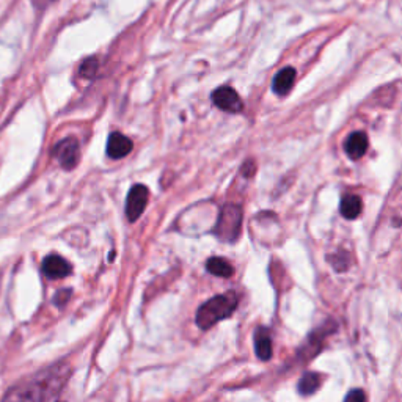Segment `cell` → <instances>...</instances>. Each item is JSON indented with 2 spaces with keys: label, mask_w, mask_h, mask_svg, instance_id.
<instances>
[{
  "label": "cell",
  "mask_w": 402,
  "mask_h": 402,
  "mask_svg": "<svg viewBox=\"0 0 402 402\" xmlns=\"http://www.w3.org/2000/svg\"><path fill=\"white\" fill-rule=\"evenodd\" d=\"M71 374V366L57 363L17 383L5 394L2 402H51L58 398L67 385Z\"/></svg>",
  "instance_id": "1"
},
{
  "label": "cell",
  "mask_w": 402,
  "mask_h": 402,
  "mask_svg": "<svg viewBox=\"0 0 402 402\" xmlns=\"http://www.w3.org/2000/svg\"><path fill=\"white\" fill-rule=\"evenodd\" d=\"M238 295L227 292L216 295L200 306L197 311V324L201 330H208L222 319H227L238 308Z\"/></svg>",
  "instance_id": "2"
},
{
  "label": "cell",
  "mask_w": 402,
  "mask_h": 402,
  "mask_svg": "<svg viewBox=\"0 0 402 402\" xmlns=\"http://www.w3.org/2000/svg\"><path fill=\"white\" fill-rule=\"evenodd\" d=\"M242 227V209L238 204H227L220 211L214 233L223 242H234L239 238Z\"/></svg>",
  "instance_id": "3"
},
{
  "label": "cell",
  "mask_w": 402,
  "mask_h": 402,
  "mask_svg": "<svg viewBox=\"0 0 402 402\" xmlns=\"http://www.w3.org/2000/svg\"><path fill=\"white\" fill-rule=\"evenodd\" d=\"M54 157L63 168L71 170L79 162V143L73 137L63 139L54 148Z\"/></svg>",
  "instance_id": "4"
},
{
  "label": "cell",
  "mask_w": 402,
  "mask_h": 402,
  "mask_svg": "<svg viewBox=\"0 0 402 402\" xmlns=\"http://www.w3.org/2000/svg\"><path fill=\"white\" fill-rule=\"evenodd\" d=\"M148 198H150V192H148V189L145 186L137 184L129 191L126 200V216L129 220L135 222L141 214H143L148 204Z\"/></svg>",
  "instance_id": "5"
},
{
  "label": "cell",
  "mask_w": 402,
  "mask_h": 402,
  "mask_svg": "<svg viewBox=\"0 0 402 402\" xmlns=\"http://www.w3.org/2000/svg\"><path fill=\"white\" fill-rule=\"evenodd\" d=\"M212 101L220 110L229 112V114H239L244 109L242 99L231 87H220L212 93Z\"/></svg>",
  "instance_id": "6"
},
{
  "label": "cell",
  "mask_w": 402,
  "mask_h": 402,
  "mask_svg": "<svg viewBox=\"0 0 402 402\" xmlns=\"http://www.w3.org/2000/svg\"><path fill=\"white\" fill-rule=\"evenodd\" d=\"M43 272L47 279L57 280V279H64L71 274V264L67 259L58 256V255H49L44 258L43 261Z\"/></svg>",
  "instance_id": "7"
},
{
  "label": "cell",
  "mask_w": 402,
  "mask_h": 402,
  "mask_svg": "<svg viewBox=\"0 0 402 402\" xmlns=\"http://www.w3.org/2000/svg\"><path fill=\"white\" fill-rule=\"evenodd\" d=\"M132 151V141L120 132H112L107 141V155L112 159H121Z\"/></svg>",
  "instance_id": "8"
},
{
  "label": "cell",
  "mask_w": 402,
  "mask_h": 402,
  "mask_svg": "<svg viewBox=\"0 0 402 402\" xmlns=\"http://www.w3.org/2000/svg\"><path fill=\"white\" fill-rule=\"evenodd\" d=\"M344 150H346V155L351 159H353V161L363 157L365 152L368 151V135H366L365 132H360V131L352 132L346 139Z\"/></svg>",
  "instance_id": "9"
},
{
  "label": "cell",
  "mask_w": 402,
  "mask_h": 402,
  "mask_svg": "<svg viewBox=\"0 0 402 402\" xmlns=\"http://www.w3.org/2000/svg\"><path fill=\"white\" fill-rule=\"evenodd\" d=\"M294 82H295V69L291 67L283 68L274 78V82H272V90H274L275 94L285 96V94L292 88Z\"/></svg>",
  "instance_id": "10"
},
{
  "label": "cell",
  "mask_w": 402,
  "mask_h": 402,
  "mask_svg": "<svg viewBox=\"0 0 402 402\" xmlns=\"http://www.w3.org/2000/svg\"><path fill=\"white\" fill-rule=\"evenodd\" d=\"M255 351L256 356L268 362L272 357V338L269 330L265 327H258L255 332Z\"/></svg>",
  "instance_id": "11"
},
{
  "label": "cell",
  "mask_w": 402,
  "mask_h": 402,
  "mask_svg": "<svg viewBox=\"0 0 402 402\" xmlns=\"http://www.w3.org/2000/svg\"><path fill=\"white\" fill-rule=\"evenodd\" d=\"M362 198L357 197V195H344L341 200V216L347 220H353L362 214Z\"/></svg>",
  "instance_id": "12"
},
{
  "label": "cell",
  "mask_w": 402,
  "mask_h": 402,
  "mask_svg": "<svg viewBox=\"0 0 402 402\" xmlns=\"http://www.w3.org/2000/svg\"><path fill=\"white\" fill-rule=\"evenodd\" d=\"M206 269H208L212 275L222 277V279H229V277L234 274L233 265L223 258L208 259V263H206Z\"/></svg>",
  "instance_id": "13"
},
{
  "label": "cell",
  "mask_w": 402,
  "mask_h": 402,
  "mask_svg": "<svg viewBox=\"0 0 402 402\" xmlns=\"http://www.w3.org/2000/svg\"><path fill=\"white\" fill-rule=\"evenodd\" d=\"M321 376L316 374V372H305L299 382V392L304 396H310L321 387Z\"/></svg>",
  "instance_id": "14"
},
{
  "label": "cell",
  "mask_w": 402,
  "mask_h": 402,
  "mask_svg": "<svg viewBox=\"0 0 402 402\" xmlns=\"http://www.w3.org/2000/svg\"><path fill=\"white\" fill-rule=\"evenodd\" d=\"M99 68V62L94 57L87 58V60L80 64V74L84 76L85 79H91L96 76Z\"/></svg>",
  "instance_id": "15"
},
{
  "label": "cell",
  "mask_w": 402,
  "mask_h": 402,
  "mask_svg": "<svg viewBox=\"0 0 402 402\" xmlns=\"http://www.w3.org/2000/svg\"><path fill=\"white\" fill-rule=\"evenodd\" d=\"M69 297H71V291H69V289H62V291H58L55 294L54 304L58 305V306H63L64 304H67Z\"/></svg>",
  "instance_id": "16"
},
{
  "label": "cell",
  "mask_w": 402,
  "mask_h": 402,
  "mask_svg": "<svg viewBox=\"0 0 402 402\" xmlns=\"http://www.w3.org/2000/svg\"><path fill=\"white\" fill-rule=\"evenodd\" d=\"M344 402H365V393L362 390H352V392H349V394L346 396Z\"/></svg>",
  "instance_id": "17"
}]
</instances>
